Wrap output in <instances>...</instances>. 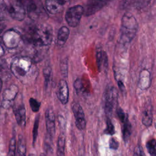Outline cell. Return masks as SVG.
Listing matches in <instances>:
<instances>
[{
  "instance_id": "obj_1",
  "label": "cell",
  "mask_w": 156,
  "mask_h": 156,
  "mask_svg": "<svg viewBox=\"0 0 156 156\" xmlns=\"http://www.w3.org/2000/svg\"><path fill=\"white\" fill-rule=\"evenodd\" d=\"M23 37L26 41L34 46H48L52 40L53 29L47 23L30 24L25 27Z\"/></svg>"
},
{
  "instance_id": "obj_2",
  "label": "cell",
  "mask_w": 156,
  "mask_h": 156,
  "mask_svg": "<svg viewBox=\"0 0 156 156\" xmlns=\"http://www.w3.org/2000/svg\"><path fill=\"white\" fill-rule=\"evenodd\" d=\"M10 70L13 74L23 83L34 80L37 73L34 61L27 56L15 57L11 62Z\"/></svg>"
},
{
  "instance_id": "obj_3",
  "label": "cell",
  "mask_w": 156,
  "mask_h": 156,
  "mask_svg": "<svg viewBox=\"0 0 156 156\" xmlns=\"http://www.w3.org/2000/svg\"><path fill=\"white\" fill-rule=\"evenodd\" d=\"M138 24L135 17L130 13H126L122 17L119 41L122 44L129 43L135 37Z\"/></svg>"
},
{
  "instance_id": "obj_4",
  "label": "cell",
  "mask_w": 156,
  "mask_h": 156,
  "mask_svg": "<svg viewBox=\"0 0 156 156\" xmlns=\"http://www.w3.org/2000/svg\"><path fill=\"white\" fill-rule=\"evenodd\" d=\"M4 11L13 20L22 21L26 15V9L19 0H11L7 3L1 2V10Z\"/></svg>"
},
{
  "instance_id": "obj_5",
  "label": "cell",
  "mask_w": 156,
  "mask_h": 156,
  "mask_svg": "<svg viewBox=\"0 0 156 156\" xmlns=\"http://www.w3.org/2000/svg\"><path fill=\"white\" fill-rule=\"evenodd\" d=\"M104 110L107 117L110 118L118 103V91L115 87H108L104 94Z\"/></svg>"
},
{
  "instance_id": "obj_6",
  "label": "cell",
  "mask_w": 156,
  "mask_h": 156,
  "mask_svg": "<svg viewBox=\"0 0 156 156\" xmlns=\"http://www.w3.org/2000/svg\"><path fill=\"white\" fill-rule=\"evenodd\" d=\"M24 5L29 17L33 21H37L46 15L41 3L34 0H19Z\"/></svg>"
},
{
  "instance_id": "obj_7",
  "label": "cell",
  "mask_w": 156,
  "mask_h": 156,
  "mask_svg": "<svg viewBox=\"0 0 156 156\" xmlns=\"http://www.w3.org/2000/svg\"><path fill=\"white\" fill-rule=\"evenodd\" d=\"M83 13L84 7L80 5H74L68 9L65 14V19L68 24L73 27L78 26Z\"/></svg>"
},
{
  "instance_id": "obj_8",
  "label": "cell",
  "mask_w": 156,
  "mask_h": 156,
  "mask_svg": "<svg viewBox=\"0 0 156 156\" xmlns=\"http://www.w3.org/2000/svg\"><path fill=\"white\" fill-rule=\"evenodd\" d=\"M13 112L17 124L21 127L26 126V108L22 100H18L13 104Z\"/></svg>"
},
{
  "instance_id": "obj_9",
  "label": "cell",
  "mask_w": 156,
  "mask_h": 156,
  "mask_svg": "<svg viewBox=\"0 0 156 156\" xmlns=\"http://www.w3.org/2000/svg\"><path fill=\"white\" fill-rule=\"evenodd\" d=\"M18 93V88L16 85H12L5 89L2 94L1 106L4 108H8L12 105Z\"/></svg>"
},
{
  "instance_id": "obj_10",
  "label": "cell",
  "mask_w": 156,
  "mask_h": 156,
  "mask_svg": "<svg viewBox=\"0 0 156 156\" xmlns=\"http://www.w3.org/2000/svg\"><path fill=\"white\" fill-rule=\"evenodd\" d=\"M69 3V0H46V9L49 13L55 15L62 12Z\"/></svg>"
},
{
  "instance_id": "obj_11",
  "label": "cell",
  "mask_w": 156,
  "mask_h": 156,
  "mask_svg": "<svg viewBox=\"0 0 156 156\" xmlns=\"http://www.w3.org/2000/svg\"><path fill=\"white\" fill-rule=\"evenodd\" d=\"M72 110L75 118L76 127L80 130H83L86 126V120L82 106L79 103L75 102L72 105Z\"/></svg>"
},
{
  "instance_id": "obj_12",
  "label": "cell",
  "mask_w": 156,
  "mask_h": 156,
  "mask_svg": "<svg viewBox=\"0 0 156 156\" xmlns=\"http://www.w3.org/2000/svg\"><path fill=\"white\" fill-rule=\"evenodd\" d=\"M110 0H88L84 8L85 16H90L94 14L104 6H105Z\"/></svg>"
},
{
  "instance_id": "obj_13",
  "label": "cell",
  "mask_w": 156,
  "mask_h": 156,
  "mask_svg": "<svg viewBox=\"0 0 156 156\" xmlns=\"http://www.w3.org/2000/svg\"><path fill=\"white\" fill-rule=\"evenodd\" d=\"M2 41L7 48H16L20 43V35L15 30H8L4 33L2 37Z\"/></svg>"
},
{
  "instance_id": "obj_14",
  "label": "cell",
  "mask_w": 156,
  "mask_h": 156,
  "mask_svg": "<svg viewBox=\"0 0 156 156\" xmlns=\"http://www.w3.org/2000/svg\"><path fill=\"white\" fill-rule=\"evenodd\" d=\"M45 121L48 136L53 139L55 135V115L52 108H48L45 112Z\"/></svg>"
},
{
  "instance_id": "obj_15",
  "label": "cell",
  "mask_w": 156,
  "mask_h": 156,
  "mask_svg": "<svg viewBox=\"0 0 156 156\" xmlns=\"http://www.w3.org/2000/svg\"><path fill=\"white\" fill-rule=\"evenodd\" d=\"M57 97L62 104H66L69 99V89L65 80H60L57 90Z\"/></svg>"
},
{
  "instance_id": "obj_16",
  "label": "cell",
  "mask_w": 156,
  "mask_h": 156,
  "mask_svg": "<svg viewBox=\"0 0 156 156\" xmlns=\"http://www.w3.org/2000/svg\"><path fill=\"white\" fill-rule=\"evenodd\" d=\"M97 64L99 71L106 70L108 68V58L107 54L102 50H98L96 52Z\"/></svg>"
},
{
  "instance_id": "obj_17",
  "label": "cell",
  "mask_w": 156,
  "mask_h": 156,
  "mask_svg": "<svg viewBox=\"0 0 156 156\" xmlns=\"http://www.w3.org/2000/svg\"><path fill=\"white\" fill-rule=\"evenodd\" d=\"M69 35V30L66 26L61 27L58 31L57 37V44L59 46H62L65 44L67 41Z\"/></svg>"
},
{
  "instance_id": "obj_18",
  "label": "cell",
  "mask_w": 156,
  "mask_h": 156,
  "mask_svg": "<svg viewBox=\"0 0 156 156\" xmlns=\"http://www.w3.org/2000/svg\"><path fill=\"white\" fill-rule=\"evenodd\" d=\"M65 134L63 131L60 132L57 140V156H65Z\"/></svg>"
},
{
  "instance_id": "obj_19",
  "label": "cell",
  "mask_w": 156,
  "mask_h": 156,
  "mask_svg": "<svg viewBox=\"0 0 156 156\" xmlns=\"http://www.w3.org/2000/svg\"><path fill=\"white\" fill-rule=\"evenodd\" d=\"M122 127V138L125 143H127L130 139V136L132 132V126L128 119V118L123 122Z\"/></svg>"
},
{
  "instance_id": "obj_20",
  "label": "cell",
  "mask_w": 156,
  "mask_h": 156,
  "mask_svg": "<svg viewBox=\"0 0 156 156\" xmlns=\"http://www.w3.org/2000/svg\"><path fill=\"white\" fill-rule=\"evenodd\" d=\"M16 156H26V147L25 141L22 136H19L16 152Z\"/></svg>"
},
{
  "instance_id": "obj_21",
  "label": "cell",
  "mask_w": 156,
  "mask_h": 156,
  "mask_svg": "<svg viewBox=\"0 0 156 156\" xmlns=\"http://www.w3.org/2000/svg\"><path fill=\"white\" fill-rule=\"evenodd\" d=\"M142 122L146 127H149L152 124V115L151 109L150 108H146L143 112V117H142Z\"/></svg>"
},
{
  "instance_id": "obj_22",
  "label": "cell",
  "mask_w": 156,
  "mask_h": 156,
  "mask_svg": "<svg viewBox=\"0 0 156 156\" xmlns=\"http://www.w3.org/2000/svg\"><path fill=\"white\" fill-rule=\"evenodd\" d=\"M146 148L151 156H156V140L151 139L146 143Z\"/></svg>"
},
{
  "instance_id": "obj_23",
  "label": "cell",
  "mask_w": 156,
  "mask_h": 156,
  "mask_svg": "<svg viewBox=\"0 0 156 156\" xmlns=\"http://www.w3.org/2000/svg\"><path fill=\"white\" fill-rule=\"evenodd\" d=\"M151 0H128V4L135 7H143L147 5Z\"/></svg>"
},
{
  "instance_id": "obj_24",
  "label": "cell",
  "mask_w": 156,
  "mask_h": 156,
  "mask_svg": "<svg viewBox=\"0 0 156 156\" xmlns=\"http://www.w3.org/2000/svg\"><path fill=\"white\" fill-rule=\"evenodd\" d=\"M39 120H40V115H38L36 116L35 121H34V127H33V131H32V134H33V146H34L35 143L36 141V139L37 138L38 135V126H39Z\"/></svg>"
},
{
  "instance_id": "obj_25",
  "label": "cell",
  "mask_w": 156,
  "mask_h": 156,
  "mask_svg": "<svg viewBox=\"0 0 156 156\" xmlns=\"http://www.w3.org/2000/svg\"><path fill=\"white\" fill-rule=\"evenodd\" d=\"M104 133L108 135H113L115 133V127L113 124L112 122V121L110 118L107 117V121H106V128L104 130Z\"/></svg>"
},
{
  "instance_id": "obj_26",
  "label": "cell",
  "mask_w": 156,
  "mask_h": 156,
  "mask_svg": "<svg viewBox=\"0 0 156 156\" xmlns=\"http://www.w3.org/2000/svg\"><path fill=\"white\" fill-rule=\"evenodd\" d=\"M29 102V104H30V108H31L32 112H38L39 111V109L40 107V105H41L40 102H38L35 99H34L32 98H30Z\"/></svg>"
},
{
  "instance_id": "obj_27",
  "label": "cell",
  "mask_w": 156,
  "mask_h": 156,
  "mask_svg": "<svg viewBox=\"0 0 156 156\" xmlns=\"http://www.w3.org/2000/svg\"><path fill=\"white\" fill-rule=\"evenodd\" d=\"M43 75L44 77V85L45 87H47L49 83L51 76V69L49 66H48L43 69Z\"/></svg>"
},
{
  "instance_id": "obj_28",
  "label": "cell",
  "mask_w": 156,
  "mask_h": 156,
  "mask_svg": "<svg viewBox=\"0 0 156 156\" xmlns=\"http://www.w3.org/2000/svg\"><path fill=\"white\" fill-rule=\"evenodd\" d=\"M15 149H16V140L15 137H12L10 141V144H9V156L15 155V152H16Z\"/></svg>"
},
{
  "instance_id": "obj_29",
  "label": "cell",
  "mask_w": 156,
  "mask_h": 156,
  "mask_svg": "<svg viewBox=\"0 0 156 156\" xmlns=\"http://www.w3.org/2000/svg\"><path fill=\"white\" fill-rule=\"evenodd\" d=\"M68 61L67 59H64L62 61L60 64L61 72L63 77H66L68 75Z\"/></svg>"
},
{
  "instance_id": "obj_30",
  "label": "cell",
  "mask_w": 156,
  "mask_h": 156,
  "mask_svg": "<svg viewBox=\"0 0 156 156\" xmlns=\"http://www.w3.org/2000/svg\"><path fill=\"white\" fill-rule=\"evenodd\" d=\"M116 113H117V115L120 120V121L122 122H123L127 118V115L126 113H124V112L123 111L122 109H121V108H118L116 109Z\"/></svg>"
},
{
  "instance_id": "obj_31",
  "label": "cell",
  "mask_w": 156,
  "mask_h": 156,
  "mask_svg": "<svg viewBox=\"0 0 156 156\" xmlns=\"http://www.w3.org/2000/svg\"><path fill=\"white\" fill-rule=\"evenodd\" d=\"M109 147L113 150H117L119 147V142L114 137H112L109 140Z\"/></svg>"
},
{
  "instance_id": "obj_32",
  "label": "cell",
  "mask_w": 156,
  "mask_h": 156,
  "mask_svg": "<svg viewBox=\"0 0 156 156\" xmlns=\"http://www.w3.org/2000/svg\"><path fill=\"white\" fill-rule=\"evenodd\" d=\"M74 87L76 89V91L77 93H80V91H82L83 88V85H82V82L81 79H76L74 82Z\"/></svg>"
},
{
  "instance_id": "obj_33",
  "label": "cell",
  "mask_w": 156,
  "mask_h": 156,
  "mask_svg": "<svg viewBox=\"0 0 156 156\" xmlns=\"http://www.w3.org/2000/svg\"><path fill=\"white\" fill-rule=\"evenodd\" d=\"M118 87H119L120 90L121 91V92L125 93L126 92V88H125V87H124V83H122V82L121 81V80H118Z\"/></svg>"
},
{
  "instance_id": "obj_34",
  "label": "cell",
  "mask_w": 156,
  "mask_h": 156,
  "mask_svg": "<svg viewBox=\"0 0 156 156\" xmlns=\"http://www.w3.org/2000/svg\"><path fill=\"white\" fill-rule=\"evenodd\" d=\"M140 154H141V156H145V154L143 152V149L141 148V150H140Z\"/></svg>"
},
{
  "instance_id": "obj_35",
  "label": "cell",
  "mask_w": 156,
  "mask_h": 156,
  "mask_svg": "<svg viewBox=\"0 0 156 156\" xmlns=\"http://www.w3.org/2000/svg\"><path fill=\"white\" fill-rule=\"evenodd\" d=\"M40 156H46V155H45V154H44V153H41V154L40 155Z\"/></svg>"
}]
</instances>
